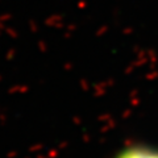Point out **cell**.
Returning <instances> with one entry per match:
<instances>
[{
  "mask_svg": "<svg viewBox=\"0 0 158 158\" xmlns=\"http://www.w3.org/2000/svg\"><path fill=\"white\" fill-rule=\"evenodd\" d=\"M112 158H158V146L148 142H132L120 148Z\"/></svg>",
  "mask_w": 158,
  "mask_h": 158,
  "instance_id": "obj_1",
  "label": "cell"
}]
</instances>
